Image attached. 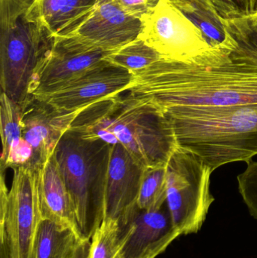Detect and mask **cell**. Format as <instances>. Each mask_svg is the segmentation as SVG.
<instances>
[{
  "label": "cell",
  "mask_w": 257,
  "mask_h": 258,
  "mask_svg": "<svg viewBox=\"0 0 257 258\" xmlns=\"http://www.w3.org/2000/svg\"><path fill=\"white\" fill-rule=\"evenodd\" d=\"M132 74L128 92L161 111L175 107L257 103L256 65L231 57L209 65L161 59Z\"/></svg>",
  "instance_id": "cell-1"
},
{
  "label": "cell",
  "mask_w": 257,
  "mask_h": 258,
  "mask_svg": "<svg viewBox=\"0 0 257 258\" xmlns=\"http://www.w3.org/2000/svg\"><path fill=\"white\" fill-rule=\"evenodd\" d=\"M123 93L83 109L69 129L120 144L144 168L166 165L178 147L170 122L153 104Z\"/></svg>",
  "instance_id": "cell-2"
},
{
  "label": "cell",
  "mask_w": 257,
  "mask_h": 258,
  "mask_svg": "<svg viewBox=\"0 0 257 258\" xmlns=\"http://www.w3.org/2000/svg\"><path fill=\"white\" fill-rule=\"evenodd\" d=\"M162 112L178 147L198 156L212 173L232 162L249 163L257 155V103Z\"/></svg>",
  "instance_id": "cell-3"
},
{
  "label": "cell",
  "mask_w": 257,
  "mask_h": 258,
  "mask_svg": "<svg viewBox=\"0 0 257 258\" xmlns=\"http://www.w3.org/2000/svg\"><path fill=\"white\" fill-rule=\"evenodd\" d=\"M110 150L111 145L102 140L69 129L54 153L84 239H92L104 221Z\"/></svg>",
  "instance_id": "cell-4"
},
{
  "label": "cell",
  "mask_w": 257,
  "mask_h": 258,
  "mask_svg": "<svg viewBox=\"0 0 257 258\" xmlns=\"http://www.w3.org/2000/svg\"><path fill=\"white\" fill-rule=\"evenodd\" d=\"M1 92L22 105L36 68L51 49L56 36L27 10L10 21L0 22Z\"/></svg>",
  "instance_id": "cell-5"
},
{
  "label": "cell",
  "mask_w": 257,
  "mask_h": 258,
  "mask_svg": "<svg viewBox=\"0 0 257 258\" xmlns=\"http://www.w3.org/2000/svg\"><path fill=\"white\" fill-rule=\"evenodd\" d=\"M14 170L8 189L5 172L0 180V258H34V244L42 221L39 171Z\"/></svg>",
  "instance_id": "cell-6"
},
{
  "label": "cell",
  "mask_w": 257,
  "mask_h": 258,
  "mask_svg": "<svg viewBox=\"0 0 257 258\" xmlns=\"http://www.w3.org/2000/svg\"><path fill=\"white\" fill-rule=\"evenodd\" d=\"M207 166L196 155L178 147L167 164L166 206L174 227L181 236L199 233L214 197Z\"/></svg>",
  "instance_id": "cell-7"
},
{
  "label": "cell",
  "mask_w": 257,
  "mask_h": 258,
  "mask_svg": "<svg viewBox=\"0 0 257 258\" xmlns=\"http://www.w3.org/2000/svg\"><path fill=\"white\" fill-rule=\"evenodd\" d=\"M140 20L139 39L164 60L201 64L215 50L202 32L170 0H159Z\"/></svg>",
  "instance_id": "cell-8"
},
{
  "label": "cell",
  "mask_w": 257,
  "mask_h": 258,
  "mask_svg": "<svg viewBox=\"0 0 257 258\" xmlns=\"http://www.w3.org/2000/svg\"><path fill=\"white\" fill-rule=\"evenodd\" d=\"M114 51L95 45L78 35L56 37L52 48L35 71L29 95L39 97L54 92Z\"/></svg>",
  "instance_id": "cell-9"
},
{
  "label": "cell",
  "mask_w": 257,
  "mask_h": 258,
  "mask_svg": "<svg viewBox=\"0 0 257 258\" xmlns=\"http://www.w3.org/2000/svg\"><path fill=\"white\" fill-rule=\"evenodd\" d=\"M134 79L128 70L104 59L54 92L36 98L60 113H79L98 101L128 92Z\"/></svg>",
  "instance_id": "cell-10"
},
{
  "label": "cell",
  "mask_w": 257,
  "mask_h": 258,
  "mask_svg": "<svg viewBox=\"0 0 257 258\" xmlns=\"http://www.w3.org/2000/svg\"><path fill=\"white\" fill-rule=\"evenodd\" d=\"M21 108V138L33 149V168L39 171L54 154L78 113H60L33 95Z\"/></svg>",
  "instance_id": "cell-11"
},
{
  "label": "cell",
  "mask_w": 257,
  "mask_h": 258,
  "mask_svg": "<svg viewBox=\"0 0 257 258\" xmlns=\"http://www.w3.org/2000/svg\"><path fill=\"white\" fill-rule=\"evenodd\" d=\"M144 170L122 145H111L106 181L104 219L116 220L122 230L128 227L137 209Z\"/></svg>",
  "instance_id": "cell-12"
},
{
  "label": "cell",
  "mask_w": 257,
  "mask_h": 258,
  "mask_svg": "<svg viewBox=\"0 0 257 258\" xmlns=\"http://www.w3.org/2000/svg\"><path fill=\"white\" fill-rule=\"evenodd\" d=\"M123 235V258H143L152 252L162 254L181 236L172 224L166 204L159 210H141L138 207L131 216Z\"/></svg>",
  "instance_id": "cell-13"
},
{
  "label": "cell",
  "mask_w": 257,
  "mask_h": 258,
  "mask_svg": "<svg viewBox=\"0 0 257 258\" xmlns=\"http://www.w3.org/2000/svg\"><path fill=\"white\" fill-rule=\"evenodd\" d=\"M141 31V20L128 14L117 0H98L75 35L106 49L117 50L138 39Z\"/></svg>",
  "instance_id": "cell-14"
},
{
  "label": "cell",
  "mask_w": 257,
  "mask_h": 258,
  "mask_svg": "<svg viewBox=\"0 0 257 258\" xmlns=\"http://www.w3.org/2000/svg\"><path fill=\"white\" fill-rule=\"evenodd\" d=\"M39 197L42 219L71 229L81 240L75 208L53 154L39 171Z\"/></svg>",
  "instance_id": "cell-15"
},
{
  "label": "cell",
  "mask_w": 257,
  "mask_h": 258,
  "mask_svg": "<svg viewBox=\"0 0 257 258\" xmlns=\"http://www.w3.org/2000/svg\"><path fill=\"white\" fill-rule=\"evenodd\" d=\"M98 0H35L29 10L56 37L76 34L95 11Z\"/></svg>",
  "instance_id": "cell-16"
},
{
  "label": "cell",
  "mask_w": 257,
  "mask_h": 258,
  "mask_svg": "<svg viewBox=\"0 0 257 258\" xmlns=\"http://www.w3.org/2000/svg\"><path fill=\"white\" fill-rule=\"evenodd\" d=\"M80 241L71 229L42 219L35 239L34 258H71Z\"/></svg>",
  "instance_id": "cell-17"
},
{
  "label": "cell",
  "mask_w": 257,
  "mask_h": 258,
  "mask_svg": "<svg viewBox=\"0 0 257 258\" xmlns=\"http://www.w3.org/2000/svg\"><path fill=\"white\" fill-rule=\"evenodd\" d=\"M228 35L234 42L231 58L257 66V19L253 15L223 19Z\"/></svg>",
  "instance_id": "cell-18"
},
{
  "label": "cell",
  "mask_w": 257,
  "mask_h": 258,
  "mask_svg": "<svg viewBox=\"0 0 257 258\" xmlns=\"http://www.w3.org/2000/svg\"><path fill=\"white\" fill-rule=\"evenodd\" d=\"M167 164L145 168L137 203L141 210H159L166 204Z\"/></svg>",
  "instance_id": "cell-19"
},
{
  "label": "cell",
  "mask_w": 257,
  "mask_h": 258,
  "mask_svg": "<svg viewBox=\"0 0 257 258\" xmlns=\"http://www.w3.org/2000/svg\"><path fill=\"white\" fill-rule=\"evenodd\" d=\"M21 108L6 94L0 96V134L3 150L1 165L7 160L11 153L18 147L21 141Z\"/></svg>",
  "instance_id": "cell-20"
},
{
  "label": "cell",
  "mask_w": 257,
  "mask_h": 258,
  "mask_svg": "<svg viewBox=\"0 0 257 258\" xmlns=\"http://www.w3.org/2000/svg\"><path fill=\"white\" fill-rule=\"evenodd\" d=\"M105 59L134 73L144 69L162 58L153 48L138 38L118 48Z\"/></svg>",
  "instance_id": "cell-21"
},
{
  "label": "cell",
  "mask_w": 257,
  "mask_h": 258,
  "mask_svg": "<svg viewBox=\"0 0 257 258\" xmlns=\"http://www.w3.org/2000/svg\"><path fill=\"white\" fill-rule=\"evenodd\" d=\"M90 258H123L124 239L119 223L106 218L92 236Z\"/></svg>",
  "instance_id": "cell-22"
},
{
  "label": "cell",
  "mask_w": 257,
  "mask_h": 258,
  "mask_svg": "<svg viewBox=\"0 0 257 258\" xmlns=\"http://www.w3.org/2000/svg\"><path fill=\"white\" fill-rule=\"evenodd\" d=\"M238 190L249 213L257 220V161L247 164V168L237 177Z\"/></svg>",
  "instance_id": "cell-23"
},
{
  "label": "cell",
  "mask_w": 257,
  "mask_h": 258,
  "mask_svg": "<svg viewBox=\"0 0 257 258\" xmlns=\"http://www.w3.org/2000/svg\"><path fill=\"white\" fill-rule=\"evenodd\" d=\"M223 19L250 16L257 12V0H210Z\"/></svg>",
  "instance_id": "cell-24"
},
{
  "label": "cell",
  "mask_w": 257,
  "mask_h": 258,
  "mask_svg": "<svg viewBox=\"0 0 257 258\" xmlns=\"http://www.w3.org/2000/svg\"><path fill=\"white\" fill-rule=\"evenodd\" d=\"M35 0H0V22L10 21L27 12Z\"/></svg>",
  "instance_id": "cell-25"
},
{
  "label": "cell",
  "mask_w": 257,
  "mask_h": 258,
  "mask_svg": "<svg viewBox=\"0 0 257 258\" xmlns=\"http://www.w3.org/2000/svg\"><path fill=\"white\" fill-rule=\"evenodd\" d=\"M158 1L159 0H117L128 14L139 19L149 13Z\"/></svg>",
  "instance_id": "cell-26"
},
{
  "label": "cell",
  "mask_w": 257,
  "mask_h": 258,
  "mask_svg": "<svg viewBox=\"0 0 257 258\" xmlns=\"http://www.w3.org/2000/svg\"><path fill=\"white\" fill-rule=\"evenodd\" d=\"M92 240L85 239L78 242L71 258H90Z\"/></svg>",
  "instance_id": "cell-27"
},
{
  "label": "cell",
  "mask_w": 257,
  "mask_h": 258,
  "mask_svg": "<svg viewBox=\"0 0 257 258\" xmlns=\"http://www.w3.org/2000/svg\"><path fill=\"white\" fill-rule=\"evenodd\" d=\"M170 3H172V4L174 5V6H179V5L182 4V3H184V2L186 1V0H170Z\"/></svg>",
  "instance_id": "cell-28"
},
{
  "label": "cell",
  "mask_w": 257,
  "mask_h": 258,
  "mask_svg": "<svg viewBox=\"0 0 257 258\" xmlns=\"http://www.w3.org/2000/svg\"><path fill=\"white\" fill-rule=\"evenodd\" d=\"M159 254H161V253L159 252H152L150 253V254H148V255H146V257H144L143 258H155L156 257H158Z\"/></svg>",
  "instance_id": "cell-29"
},
{
  "label": "cell",
  "mask_w": 257,
  "mask_h": 258,
  "mask_svg": "<svg viewBox=\"0 0 257 258\" xmlns=\"http://www.w3.org/2000/svg\"><path fill=\"white\" fill-rule=\"evenodd\" d=\"M253 15V16H254L255 18H256L257 19V12H256V13H255L254 15Z\"/></svg>",
  "instance_id": "cell-30"
}]
</instances>
